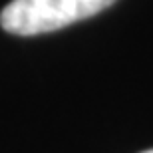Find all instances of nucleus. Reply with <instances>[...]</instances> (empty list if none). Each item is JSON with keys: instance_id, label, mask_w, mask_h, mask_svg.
Returning a JSON list of instances; mask_svg holds the SVG:
<instances>
[{"instance_id": "nucleus-1", "label": "nucleus", "mask_w": 153, "mask_h": 153, "mask_svg": "<svg viewBox=\"0 0 153 153\" xmlns=\"http://www.w3.org/2000/svg\"><path fill=\"white\" fill-rule=\"evenodd\" d=\"M115 0H12L0 12V24L16 36H36L66 28L105 10Z\"/></svg>"}, {"instance_id": "nucleus-2", "label": "nucleus", "mask_w": 153, "mask_h": 153, "mask_svg": "<svg viewBox=\"0 0 153 153\" xmlns=\"http://www.w3.org/2000/svg\"><path fill=\"white\" fill-rule=\"evenodd\" d=\"M143 153H153V149H149V151H143Z\"/></svg>"}]
</instances>
